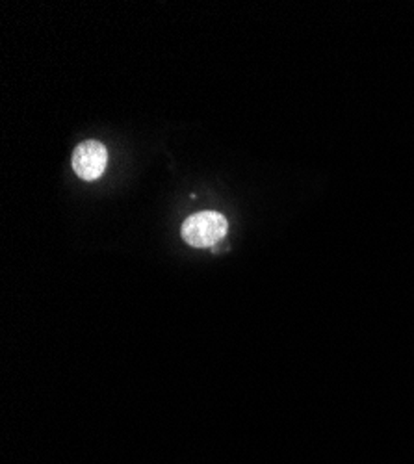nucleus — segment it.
I'll return each instance as SVG.
<instances>
[{
	"label": "nucleus",
	"mask_w": 414,
	"mask_h": 464,
	"mask_svg": "<svg viewBox=\"0 0 414 464\" xmlns=\"http://www.w3.org/2000/svg\"><path fill=\"white\" fill-rule=\"evenodd\" d=\"M229 223L219 212L205 210L186 218L180 228L182 240L192 247H216L227 237Z\"/></svg>",
	"instance_id": "obj_1"
},
{
	"label": "nucleus",
	"mask_w": 414,
	"mask_h": 464,
	"mask_svg": "<svg viewBox=\"0 0 414 464\" xmlns=\"http://www.w3.org/2000/svg\"><path fill=\"white\" fill-rule=\"evenodd\" d=\"M108 164V150L97 140L82 141L72 152V169L82 180H97Z\"/></svg>",
	"instance_id": "obj_2"
}]
</instances>
